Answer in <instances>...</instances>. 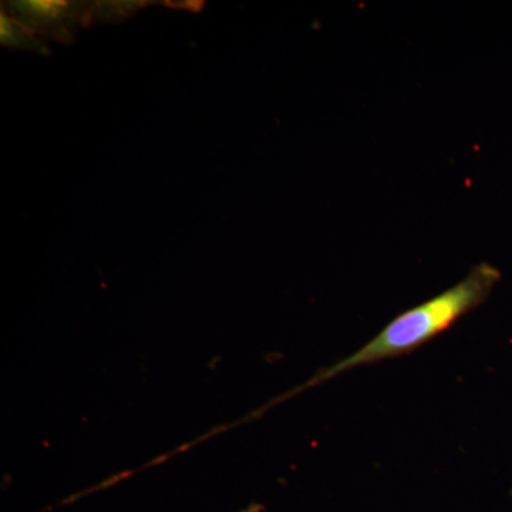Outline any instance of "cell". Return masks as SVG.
<instances>
[{"label":"cell","mask_w":512,"mask_h":512,"mask_svg":"<svg viewBox=\"0 0 512 512\" xmlns=\"http://www.w3.org/2000/svg\"><path fill=\"white\" fill-rule=\"evenodd\" d=\"M15 9L22 18L32 22L46 23L64 18L69 6L60 0H33V2L30 0V2L16 3Z\"/></svg>","instance_id":"2"},{"label":"cell","mask_w":512,"mask_h":512,"mask_svg":"<svg viewBox=\"0 0 512 512\" xmlns=\"http://www.w3.org/2000/svg\"><path fill=\"white\" fill-rule=\"evenodd\" d=\"M500 279V271L495 266L485 262L474 266L466 278L461 279L456 285L400 313L362 348L339 360L335 365L320 370L298 389L286 393L282 400L328 382L333 377L350 372L356 367L375 365L383 360L409 355L446 332L467 313L483 305ZM278 402H281V399L275 400V403Z\"/></svg>","instance_id":"1"}]
</instances>
